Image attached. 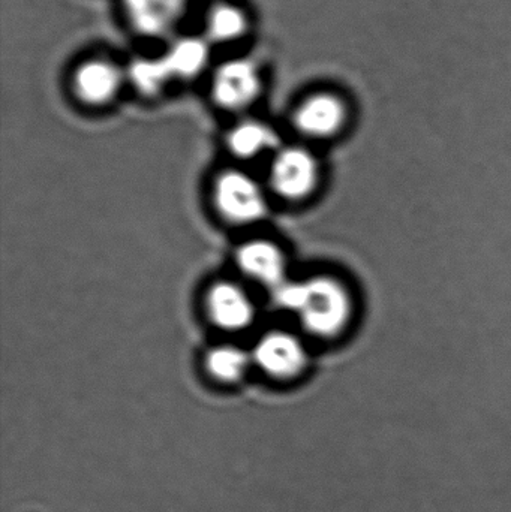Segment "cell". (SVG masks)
<instances>
[{"instance_id":"2","label":"cell","mask_w":511,"mask_h":512,"mask_svg":"<svg viewBox=\"0 0 511 512\" xmlns=\"http://www.w3.org/2000/svg\"><path fill=\"white\" fill-rule=\"evenodd\" d=\"M213 198L219 215L233 224H254L267 213L263 189L243 171L227 170L219 174Z\"/></svg>"},{"instance_id":"14","label":"cell","mask_w":511,"mask_h":512,"mask_svg":"<svg viewBox=\"0 0 511 512\" xmlns=\"http://www.w3.org/2000/svg\"><path fill=\"white\" fill-rule=\"evenodd\" d=\"M248 30V18L233 5H218L207 17V33L215 42H231L242 38Z\"/></svg>"},{"instance_id":"7","label":"cell","mask_w":511,"mask_h":512,"mask_svg":"<svg viewBox=\"0 0 511 512\" xmlns=\"http://www.w3.org/2000/svg\"><path fill=\"white\" fill-rule=\"evenodd\" d=\"M347 105L333 93H315L302 102L294 113V126L306 137L330 138L347 122Z\"/></svg>"},{"instance_id":"11","label":"cell","mask_w":511,"mask_h":512,"mask_svg":"<svg viewBox=\"0 0 511 512\" xmlns=\"http://www.w3.org/2000/svg\"><path fill=\"white\" fill-rule=\"evenodd\" d=\"M227 143L231 152L239 158H255L267 150L275 149L278 134L266 123L245 120L231 129Z\"/></svg>"},{"instance_id":"15","label":"cell","mask_w":511,"mask_h":512,"mask_svg":"<svg viewBox=\"0 0 511 512\" xmlns=\"http://www.w3.org/2000/svg\"><path fill=\"white\" fill-rule=\"evenodd\" d=\"M129 77L138 92L146 96L158 95L168 81L173 80L164 59L135 60L129 69Z\"/></svg>"},{"instance_id":"3","label":"cell","mask_w":511,"mask_h":512,"mask_svg":"<svg viewBox=\"0 0 511 512\" xmlns=\"http://www.w3.org/2000/svg\"><path fill=\"white\" fill-rule=\"evenodd\" d=\"M270 186L284 200L308 197L318 182V164L311 152L302 147L279 149L270 167Z\"/></svg>"},{"instance_id":"12","label":"cell","mask_w":511,"mask_h":512,"mask_svg":"<svg viewBox=\"0 0 511 512\" xmlns=\"http://www.w3.org/2000/svg\"><path fill=\"white\" fill-rule=\"evenodd\" d=\"M164 62L173 78H192L203 71L209 60L207 42L198 38H182L171 45Z\"/></svg>"},{"instance_id":"1","label":"cell","mask_w":511,"mask_h":512,"mask_svg":"<svg viewBox=\"0 0 511 512\" xmlns=\"http://www.w3.org/2000/svg\"><path fill=\"white\" fill-rule=\"evenodd\" d=\"M350 292L333 277L318 276L305 280V294L297 315L303 327L317 337H335L351 318Z\"/></svg>"},{"instance_id":"6","label":"cell","mask_w":511,"mask_h":512,"mask_svg":"<svg viewBox=\"0 0 511 512\" xmlns=\"http://www.w3.org/2000/svg\"><path fill=\"white\" fill-rule=\"evenodd\" d=\"M206 312L216 327L227 331H242L255 319L254 301L242 286L231 280H219L210 286Z\"/></svg>"},{"instance_id":"8","label":"cell","mask_w":511,"mask_h":512,"mask_svg":"<svg viewBox=\"0 0 511 512\" xmlns=\"http://www.w3.org/2000/svg\"><path fill=\"white\" fill-rule=\"evenodd\" d=\"M236 262L243 274L272 289L287 280L284 252L275 243L267 240H252L240 246L237 249Z\"/></svg>"},{"instance_id":"10","label":"cell","mask_w":511,"mask_h":512,"mask_svg":"<svg viewBox=\"0 0 511 512\" xmlns=\"http://www.w3.org/2000/svg\"><path fill=\"white\" fill-rule=\"evenodd\" d=\"M185 6L186 0H125L135 29L150 36L170 32L182 17Z\"/></svg>"},{"instance_id":"4","label":"cell","mask_w":511,"mask_h":512,"mask_svg":"<svg viewBox=\"0 0 511 512\" xmlns=\"http://www.w3.org/2000/svg\"><path fill=\"white\" fill-rule=\"evenodd\" d=\"M252 361L272 378L290 379L303 372L308 354L293 334L272 331L258 340L252 351Z\"/></svg>"},{"instance_id":"13","label":"cell","mask_w":511,"mask_h":512,"mask_svg":"<svg viewBox=\"0 0 511 512\" xmlns=\"http://www.w3.org/2000/svg\"><path fill=\"white\" fill-rule=\"evenodd\" d=\"M252 355L233 345L215 346L206 355V369L212 378L224 384H233L245 376L251 366Z\"/></svg>"},{"instance_id":"5","label":"cell","mask_w":511,"mask_h":512,"mask_svg":"<svg viewBox=\"0 0 511 512\" xmlns=\"http://www.w3.org/2000/svg\"><path fill=\"white\" fill-rule=\"evenodd\" d=\"M260 92V72L249 60L224 63L213 78V99L225 110L237 111L249 107Z\"/></svg>"},{"instance_id":"9","label":"cell","mask_w":511,"mask_h":512,"mask_svg":"<svg viewBox=\"0 0 511 512\" xmlns=\"http://www.w3.org/2000/svg\"><path fill=\"white\" fill-rule=\"evenodd\" d=\"M122 74L107 60H89L75 71L74 90L81 101L89 105H102L117 95Z\"/></svg>"}]
</instances>
